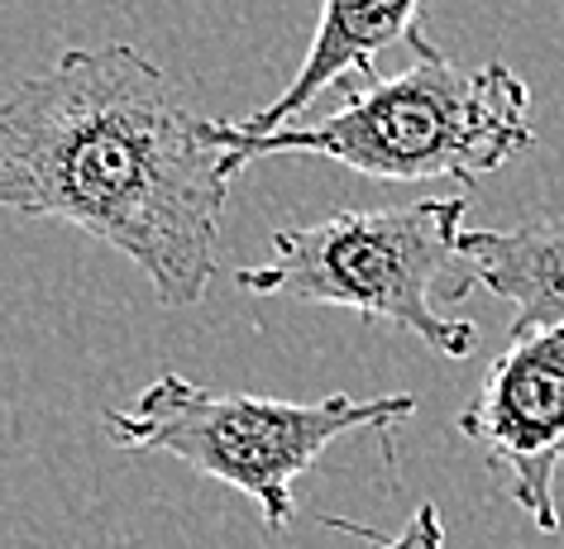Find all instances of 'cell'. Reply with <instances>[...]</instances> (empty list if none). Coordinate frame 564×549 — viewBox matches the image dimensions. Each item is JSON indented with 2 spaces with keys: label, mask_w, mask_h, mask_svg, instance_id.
I'll return each mask as SVG.
<instances>
[{
  "label": "cell",
  "mask_w": 564,
  "mask_h": 549,
  "mask_svg": "<svg viewBox=\"0 0 564 549\" xmlns=\"http://www.w3.org/2000/svg\"><path fill=\"white\" fill-rule=\"evenodd\" d=\"M459 263L474 287L512 306V334L564 326V216L517 230H464Z\"/></svg>",
  "instance_id": "obj_7"
},
{
  "label": "cell",
  "mask_w": 564,
  "mask_h": 549,
  "mask_svg": "<svg viewBox=\"0 0 564 549\" xmlns=\"http://www.w3.org/2000/svg\"><path fill=\"white\" fill-rule=\"evenodd\" d=\"M330 526L345 530V535H359V549H445V520H441V512H435V502H421L402 535L359 530V526H349V520H340V516H330Z\"/></svg>",
  "instance_id": "obj_8"
},
{
  "label": "cell",
  "mask_w": 564,
  "mask_h": 549,
  "mask_svg": "<svg viewBox=\"0 0 564 549\" xmlns=\"http://www.w3.org/2000/svg\"><path fill=\"white\" fill-rule=\"evenodd\" d=\"M412 53L416 63L398 77L340 87L345 101L316 124L249 139L230 120H210L225 173L278 153H316L378 182H478L535 144L531 87L507 63L459 67L426 34L412 39Z\"/></svg>",
  "instance_id": "obj_2"
},
{
  "label": "cell",
  "mask_w": 564,
  "mask_h": 549,
  "mask_svg": "<svg viewBox=\"0 0 564 549\" xmlns=\"http://www.w3.org/2000/svg\"><path fill=\"white\" fill-rule=\"evenodd\" d=\"M421 0H321V20L312 34V48L297 67V77L282 87L263 110L245 120H230L235 134H278L297 116H306L330 87H373L378 77V53L392 44H412L421 34Z\"/></svg>",
  "instance_id": "obj_6"
},
{
  "label": "cell",
  "mask_w": 564,
  "mask_h": 549,
  "mask_svg": "<svg viewBox=\"0 0 564 549\" xmlns=\"http://www.w3.org/2000/svg\"><path fill=\"white\" fill-rule=\"evenodd\" d=\"M464 210V196H445L388 210H335L316 224H288L273 234V259L239 267L235 283L249 297L345 306L416 334L445 359H469L478 344L474 320L435 311L441 297L459 301L474 287L459 263Z\"/></svg>",
  "instance_id": "obj_3"
},
{
  "label": "cell",
  "mask_w": 564,
  "mask_h": 549,
  "mask_svg": "<svg viewBox=\"0 0 564 549\" xmlns=\"http://www.w3.org/2000/svg\"><path fill=\"white\" fill-rule=\"evenodd\" d=\"M412 416V392H388V397L330 392L321 402H282L159 373L130 406L106 411V435L130 454H167L192 473L235 487L259 506L268 530H282L297 516V492H292L297 477L312 473L335 440L359 430L388 435Z\"/></svg>",
  "instance_id": "obj_4"
},
{
  "label": "cell",
  "mask_w": 564,
  "mask_h": 549,
  "mask_svg": "<svg viewBox=\"0 0 564 549\" xmlns=\"http://www.w3.org/2000/svg\"><path fill=\"white\" fill-rule=\"evenodd\" d=\"M459 435L484 454L531 526L555 535V477L564 463V326L507 334V349L484 369V383L459 411Z\"/></svg>",
  "instance_id": "obj_5"
},
{
  "label": "cell",
  "mask_w": 564,
  "mask_h": 549,
  "mask_svg": "<svg viewBox=\"0 0 564 549\" xmlns=\"http://www.w3.org/2000/svg\"><path fill=\"white\" fill-rule=\"evenodd\" d=\"M230 182L210 120L134 44L67 48L0 96V210L124 253L163 311L216 283Z\"/></svg>",
  "instance_id": "obj_1"
}]
</instances>
